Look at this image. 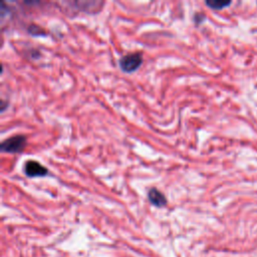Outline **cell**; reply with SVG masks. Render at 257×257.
Masks as SVG:
<instances>
[{"instance_id":"6da1fadb","label":"cell","mask_w":257,"mask_h":257,"mask_svg":"<svg viewBox=\"0 0 257 257\" xmlns=\"http://www.w3.org/2000/svg\"><path fill=\"white\" fill-rule=\"evenodd\" d=\"M143 62V55L141 52H133L125 54L119 59V67L124 72L136 71Z\"/></svg>"},{"instance_id":"7a4b0ae2","label":"cell","mask_w":257,"mask_h":257,"mask_svg":"<svg viewBox=\"0 0 257 257\" xmlns=\"http://www.w3.org/2000/svg\"><path fill=\"white\" fill-rule=\"evenodd\" d=\"M25 145H26V137L18 135V136H14L12 138L5 140L1 144L0 149L2 152L15 154V153L22 152Z\"/></svg>"},{"instance_id":"3957f363","label":"cell","mask_w":257,"mask_h":257,"mask_svg":"<svg viewBox=\"0 0 257 257\" xmlns=\"http://www.w3.org/2000/svg\"><path fill=\"white\" fill-rule=\"evenodd\" d=\"M24 172H25L26 176H28L30 178L43 177L48 174V171L44 166H42L40 163H38L36 161H32V160H29L26 162V164L24 166Z\"/></svg>"},{"instance_id":"277c9868","label":"cell","mask_w":257,"mask_h":257,"mask_svg":"<svg viewBox=\"0 0 257 257\" xmlns=\"http://www.w3.org/2000/svg\"><path fill=\"white\" fill-rule=\"evenodd\" d=\"M150 202L156 207H164L167 205V199L165 195L156 188H152L148 193Z\"/></svg>"},{"instance_id":"5b68a950","label":"cell","mask_w":257,"mask_h":257,"mask_svg":"<svg viewBox=\"0 0 257 257\" xmlns=\"http://www.w3.org/2000/svg\"><path fill=\"white\" fill-rule=\"evenodd\" d=\"M207 6L212 9H223L231 4V1H219V0H208L205 2Z\"/></svg>"},{"instance_id":"8992f818","label":"cell","mask_w":257,"mask_h":257,"mask_svg":"<svg viewBox=\"0 0 257 257\" xmlns=\"http://www.w3.org/2000/svg\"><path fill=\"white\" fill-rule=\"evenodd\" d=\"M28 31H29V33L32 34V35H44V33H42V32H44V31H43L40 27H38V26H36V25H34V24H32V25L29 26Z\"/></svg>"}]
</instances>
